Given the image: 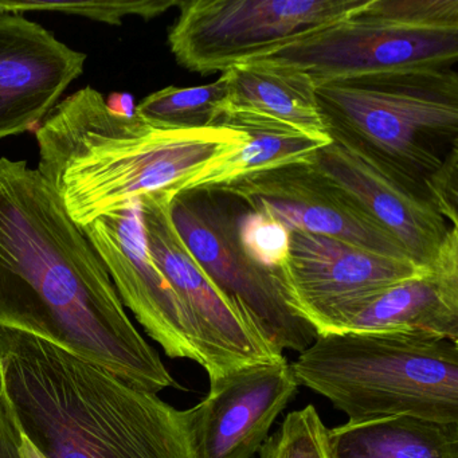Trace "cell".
I'll return each instance as SVG.
<instances>
[{"instance_id": "cell-1", "label": "cell", "mask_w": 458, "mask_h": 458, "mask_svg": "<svg viewBox=\"0 0 458 458\" xmlns=\"http://www.w3.org/2000/svg\"><path fill=\"white\" fill-rule=\"evenodd\" d=\"M0 328L47 340L148 393L179 387L55 190L9 157H0Z\"/></svg>"}, {"instance_id": "cell-2", "label": "cell", "mask_w": 458, "mask_h": 458, "mask_svg": "<svg viewBox=\"0 0 458 458\" xmlns=\"http://www.w3.org/2000/svg\"><path fill=\"white\" fill-rule=\"evenodd\" d=\"M0 396L45 458H197L187 410L26 332L0 328Z\"/></svg>"}, {"instance_id": "cell-3", "label": "cell", "mask_w": 458, "mask_h": 458, "mask_svg": "<svg viewBox=\"0 0 458 458\" xmlns=\"http://www.w3.org/2000/svg\"><path fill=\"white\" fill-rule=\"evenodd\" d=\"M38 171L82 229L147 195L179 194L245 132L173 130L109 108L87 87L58 101L36 130Z\"/></svg>"}, {"instance_id": "cell-4", "label": "cell", "mask_w": 458, "mask_h": 458, "mask_svg": "<svg viewBox=\"0 0 458 458\" xmlns=\"http://www.w3.org/2000/svg\"><path fill=\"white\" fill-rule=\"evenodd\" d=\"M316 100L334 143L425 197L458 148L455 68L334 80L316 87Z\"/></svg>"}, {"instance_id": "cell-5", "label": "cell", "mask_w": 458, "mask_h": 458, "mask_svg": "<svg viewBox=\"0 0 458 458\" xmlns=\"http://www.w3.org/2000/svg\"><path fill=\"white\" fill-rule=\"evenodd\" d=\"M292 364L300 386L351 422L423 418L458 423V343L382 332H324Z\"/></svg>"}, {"instance_id": "cell-6", "label": "cell", "mask_w": 458, "mask_h": 458, "mask_svg": "<svg viewBox=\"0 0 458 458\" xmlns=\"http://www.w3.org/2000/svg\"><path fill=\"white\" fill-rule=\"evenodd\" d=\"M256 60L294 69L315 87L353 77L455 68L458 0H367L343 20Z\"/></svg>"}, {"instance_id": "cell-7", "label": "cell", "mask_w": 458, "mask_h": 458, "mask_svg": "<svg viewBox=\"0 0 458 458\" xmlns=\"http://www.w3.org/2000/svg\"><path fill=\"white\" fill-rule=\"evenodd\" d=\"M170 211L202 272L276 352H302L315 342L318 332L292 307L281 272L259 267L241 249L233 198L218 191L181 192L171 199Z\"/></svg>"}, {"instance_id": "cell-8", "label": "cell", "mask_w": 458, "mask_h": 458, "mask_svg": "<svg viewBox=\"0 0 458 458\" xmlns=\"http://www.w3.org/2000/svg\"><path fill=\"white\" fill-rule=\"evenodd\" d=\"M366 2L181 0L168 45L187 71L225 73L343 20Z\"/></svg>"}, {"instance_id": "cell-9", "label": "cell", "mask_w": 458, "mask_h": 458, "mask_svg": "<svg viewBox=\"0 0 458 458\" xmlns=\"http://www.w3.org/2000/svg\"><path fill=\"white\" fill-rule=\"evenodd\" d=\"M171 199L168 194L140 198L147 245L189 315L208 380L285 358L235 312L192 259L171 219Z\"/></svg>"}, {"instance_id": "cell-10", "label": "cell", "mask_w": 458, "mask_h": 458, "mask_svg": "<svg viewBox=\"0 0 458 458\" xmlns=\"http://www.w3.org/2000/svg\"><path fill=\"white\" fill-rule=\"evenodd\" d=\"M426 270L410 259L294 230L281 280L292 307L321 334L345 310Z\"/></svg>"}, {"instance_id": "cell-11", "label": "cell", "mask_w": 458, "mask_h": 458, "mask_svg": "<svg viewBox=\"0 0 458 458\" xmlns=\"http://www.w3.org/2000/svg\"><path fill=\"white\" fill-rule=\"evenodd\" d=\"M82 232L106 265L123 305L147 334L170 358L199 364L189 315L149 253L140 199L96 219Z\"/></svg>"}, {"instance_id": "cell-12", "label": "cell", "mask_w": 458, "mask_h": 458, "mask_svg": "<svg viewBox=\"0 0 458 458\" xmlns=\"http://www.w3.org/2000/svg\"><path fill=\"white\" fill-rule=\"evenodd\" d=\"M216 191L249 210L270 214L291 232L326 235L383 256L410 259L386 230L310 162L264 171Z\"/></svg>"}, {"instance_id": "cell-13", "label": "cell", "mask_w": 458, "mask_h": 458, "mask_svg": "<svg viewBox=\"0 0 458 458\" xmlns=\"http://www.w3.org/2000/svg\"><path fill=\"white\" fill-rule=\"evenodd\" d=\"M299 387L286 358L210 379L208 395L187 410L197 458H253Z\"/></svg>"}, {"instance_id": "cell-14", "label": "cell", "mask_w": 458, "mask_h": 458, "mask_svg": "<svg viewBox=\"0 0 458 458\" xmlns=\"http://www.w3.org/2000/svg\"><path fill=\"white\" fill-rule=\"evenodd\" d=\"M87 60L38 23L0 13V140L37 130Z\"/></svg>"}, {"instance_id": "cell-15", "label": "cell", "mask_w": 458, "mask_h": 458, "mask_svg": "<svg viewBox=\"0 0 458 458\" xmlns=\"http://www.w3.org/2000/svg\"><path fill=\"white\" fill-rule=\"evenodd\" d=\"M310 163L347 192L417 267H433L452 226L428 197L334 141Z\"/></svg>"}, {"instance_id": "cell-16", "label": "cell", "mask_w": 458, "mask_h": 458, "mask_svg": "<svg viewBox=\"0 0 458 458\" xmlns=\"http://www.w3.org/2000/svg\"><path fill=\"white\" fill-rule=\"evenodd\" d=\"M324 332H394L458 343V227H450L430 270L345 310Z\"/></svg>"}, {"instance_id": "cell-17", "label": "cell", "mask_w": 458, "mask_h": 458, "mask_svg": "<svg viewBox=\"0 0 458 458\" xmlns=\"http://www.w3.org/2000/svg\"><path fill=\"white\" fill-rule=\"evenodd\" d=\"M216 125L245 132V138L210 160L181 192L216 191L264 171L310 163L332 143L329 138L251 112H225Z\"/></svg>"}, {"instance_id": "cell-18", "label": "cell", "mask_w": 458, "mask_h": 458, "mask_svg": "<svg viewBox=\"0 0 458 458\" xmlns=\"http://www.w3.org/2000/svg\"><path fill=\"white\" fill-rule=\"evenodd\" d=\"M229 76L225 112H251L281 120L310 135L329 138L316 100V87L305 74L249 61L226 72Z\"/></svg>"}, {"instance_id": "cell-19", "label": "cell", "mask_w": 458, "mask_h": 458, "mask_svg": "<svg viewBox=\"0 0 458 458\" xmlns=\"http://www.w3.org/2000/svg\"><path fill=\"white\" fill-rule=\"evenodd\" d=\"M331 458H458V423L398 415L328 428Z\"/></svg>"}, {"instance_id": "cell-20", "label": "cell", "mask_w": 458, "mask_h": 458, "mask_svg": "<svg viewBox=\"0 0 458 458\" xmlns=\"http://www.w3.org/2000/svg\"><path fill=\"white\" fill-rule=\"evenodd\" d=\"M229 76L222 73L216 81L202 87H167L147 96L136 114L157 127L173 130H200L214 127L225 111Z\"/></svg>"}, {"instance_id": "cell-21", "label": "cell", "mask_w": 458, "mask_h": 458, "mask_svg": "<svg viewBox=\"0 0 458 458\" xmlns=\"http://www.w3.org/2000/svg\"><path fill=\"white\" fill-rule=\"evenodd\" d=\"M181 0H106V2H17L0 0V13L22 15L28 12H52L79 15L98 22L120 25L127 17L152 20L179 6Z\"/></svg>"}, {"instance_id": "cell-22", "label": "cell", "mask_w": 458, "mask_h": 458, "mask_svg": "<svg viewBox=\"0 0 458 458\" xmlns=\"http://www.w3.org/2000/svg\"><path fill=\"white\" fill-rule=\"evenodd\" d=\"M259 458H331L328 428L312 404L289 412L267 437Z\"/></svg>"}, {"instance_id": "cell-23", "label": "cell", "mask_w": 458, "mask_h": 458, "mask_svg": "<svg viewBox=\"0 0 458 458\" xmlns=\"http://www.w3.org/2000/svg\"><path fill=\"white\" fill-rule=\"evenodd\" d=\"M291 230L262 211L243 210L238 216V243L243 253L259 267L281 272L291 249Z\"/></svg>"}, {"instance_id": "cell-24", "label": "cell", "mask_w": 458, "mask_h": 458, "mask_svg": "<svg viewBox=\"0 0 458 458\" xmlns=\"http://www.w3.org/2000/svg\"><path fill=\"white\" fill-rule=\"evenodd\" d=\"M458 148L453 149L438 171L428 179V194L449 226L457 222Z\"/></svg>"}, {"instance_id": "cell-25", "label": "cell", "mask_w": 458, "mask_h": 458, "mask_svg": "<svg viewBox=\"0 0 458 458\" xmlns=\"http://www.w3.org/2000/svg\"><path fill=\"white\" fill-rule=\"evenodd\" d=\"M21 434L0 396V458H21Z\"/></svg>"}, {"instance_id": "cell-26", "label": "cell", "mask_w": 458, "mask_h": 458, "mask_svg": "<svg viewBox=\"0 0 458 458\" xmlns=\"http://www.w3.org/2000/svg\"><path fill=\"white\" fill-rule=\"evenodd\" d=\"M106 100L109 108L119 112V114H131L135 112L136 106H133L132 96L125 95V93H114Z\"/></svg>"}, {"instance_id": "cell-27", "label": "cell", "mask_w": 458, "mask_h": 458, "mask_svg": "<svg viewBox=\"0 0 458 458\" xmlns=\"http://www.w3.org/2000/svg\"><path fill=\"white\" fill-rule=\"evenodd\" d=\"M20 453L21 458H45V455L34 446L33 442L23 434H21Z\"/></svg>"}]
</instances>
